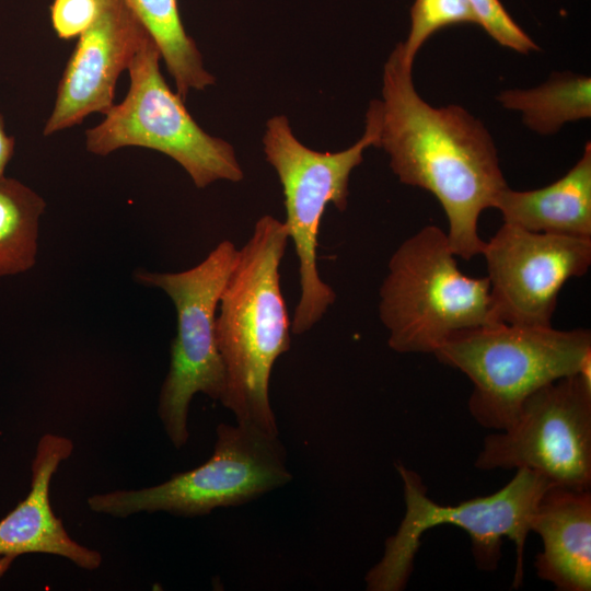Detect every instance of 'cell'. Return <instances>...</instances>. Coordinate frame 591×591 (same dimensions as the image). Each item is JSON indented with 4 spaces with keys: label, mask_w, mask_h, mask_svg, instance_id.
I'll return each instance as SVG.
<instances>
[{
    "label": "cell",
    "mask_w": 591,
    "mask_h": 591,
    "mask_svg": "<svg viewBox=\"0 0 591 591\" xmlns=\"http://www.w3.org/2000/svg\"><path fill=\"white\" fill-rule=\"evenodd\" d=\"M42 196L24 183L0 176V277L30 270L36 263Z\"/></svg>",
    "instance_id": "18"
},
{
    "label": "cell",
    "mask_w": 591,
    "mask_h": 591,
    "mask_svg": "<svg viewBox=\"0 0 591 591\" xmlns=\"http://www.w3.org/2000/svg\"><path fill=\"white\" fill-rule=\"evenodd\" d=\"M96 11L97 0H54L53 27L60 39L79 37L92 25Z\"/></svg>",
    "instance_id": "21"
},
{
    "label": "cell",
    "mask_w": 591,
    "mask_h": 591,
    "mask_svg": "<svg viewBox=\"0 0 591 591\" xmlns=\"http://www.w3.org/2000/svg\"><path fill=\"white\" fill-rule=\"evenodd\" d=\"M447 232L426 225L392 254L379 316L401 354H433L452 335L500 323L487 277L463 274Z\"/></svg>",
    "instance_id": "4"
},
{
    "label": "cell",
    "mask_w": 591,
    "mask_h": 591,
    "mask_svg": "<svg viewBox=\"0 0 591 591\" xmlns=\"http://www.w3.org/2000/svg\"><path fill=\"white\" fill-rule=\"evenodd\" d=\"M151 35L124 0H97L92 25L79 36L57 88L43 134L81 124L115 103V88Z\"/></svg>",
    "instance_id": "12"
},
{
    "label": "cell",
    "mask_w": 591,
    "mask_h": 591,
    "mask_svg": "<svg viewBox=\"0 0 591 591\" xmlns=\"http://www.w3.org/2000/svg\"><path fill=\"white\" fill-rule=\"evenodd\" d=\"M474 466L529 468L555 485L591 487V376L578 373L533 392L513 422L488 434Z\"/></svg>",
    "instance_id": "10"
},
{
    "label": "cell",
    "mask_w": 591,
    "mask_h": 591,
    "mask_svg": "<svg viewBox=\"0 0 591 591\" xmlns=\"http://www.w3.org/2000/svg\"><path fill=\"white\" fill-rule=\"evenodd\" d=\"M503 222L528 231L591 237V144L554 183L532 190L502 189L494 204Z\"/></svg>",
    "instance_id": "15"
},
{
    "label": "cell",
    "mask_w": 591,
    "mask_h": 591,
    "mask_svg": "<svg viewBox=\"0 0 591 591\" xmlns=\"http://www.w3.org/2000/svg\"><path fill=\"white\" fill-rule=\"evenodd\" d=\"M531 531L543 549L534 567L560 591L591 590V491L552 485L543 495Z\"/></svg>",
    "instance_id": "14"
},
{
    "label": "cell",
    "mask_w": 591,
    "mask_h": 591,
    "mask_svg": "<svg viewBox=\"0 0 591 591\" xmlns=\"http://www.w3.org/2000/svg\"><path fill=\"white\" fill-rule=\"evenodd\" d=\"M497 101L506 109L519 112L529 129L549 136L567 123L591 117V79L571 72L554 73L536 88L505 90Z\"/></svg>",
    "instance_id": "16"
},
{
    "label": "cell",
    "mask_w": 591,
    "mask_h": 591,
    "mask_svg": "<svg viewBox=\"0 0 591 591\" xmlns=\"http://www.w3.org/2000/svg\"><path fill=\"white\" fill-rule=\"evenodd\" d=\"M216 434L213 453L201 465L151 487L95 494L89 508L113 518L159 511L192 518L243 505L291 480L279 434L241 422L220 424Z\"/></svg>",
    "instance_id": "8"
},
{
    "label": "cell",
    "mask_w": 591,
    "mask_h": 591,
    "mask_svg": "<svg viewBox=\"0 0 591 591\" xmlns=\"http://www.w3.org/2000/svg\"><path fill=\"white\" fill-rule=\"evenodd\" d=\"M289 242L283 221L260 217L227 280L216 318L225 370L221 401L236 422L279 434L269 399L276 360L290 348L291 322L280 286V264Z\"/></svg>",
    "instance_id": "2"
},
{
    "label": "cell",
    "mask_w": 591,
    "mask_h": 591,
    "mask_svg": "<svg viewBox=\"0 0 591 591\" xmlns=\"http://www.w3.org/2000/svg\"><path fill=\"white\" fill-rule=\"evenodd\" d=\"M476 24L498 44L520 54L536 51L540 47L512 20L499 0H467Z\"/></svg>",
    "instance_id": "20"
},
{
    "label": "cell",
    "mask_w": 591,
    "mask_h": 591,
    "mask_svg": "<svg viewBox=\"0 0 591 591\" xmlns=\"http://www.w3.org/2000/svg\"><path fill=\"white\" fill-rule=\"evenodd\" d=\"M15 140L7 130L2 115L0 114V176L4 175L5 167L13 157Z\"/></svg>",
    "instance_id": "22"
},
{
    "label": "cell",
    "mask_w": 591,
    "mask_h": 591,
    "mask_svg": "<svg viewBox=\"0 0 591 591\" xmlns=\"http://www.w3.org/2000/svg\"><path fill=\"white\" fill-rule=\"evenodd\" d=\"M379 100L369 104L362 137L337 152H320L304 146L285 115L267 120L264 153L282 187L283 223L299 262L300 298L291 322V332L297 335L309 332L335 302L336 293L323 281L317 268L321 221L331 204L339 211L346 210L350 174L363 161L364 150L379 146Z\"/></svg>",
    "instance_id": "5"
},
{
    "label": "cell",
    "mask_w": 591,
    "mask_h": 591,
    "mask_svg": "<svg viewBox=\"0 0 591 591\" xmlns=\"http://www.w3.org/2000/svg\"><path fill=\"white\" fill-rule=\"evenodd\" d=\"M397 471L403 482L406 511L396 533L387 538L383 557L367 576L369 590H403L412 575L422 534L443 524L459 526L468 534L474 563L484 571L498 568L502 540L510 538L517 554L512 586L520 587L531 524L544 493L554 483L535 471L518 468L511 480L496 493L443 506L429 498L416 472L402 464L397 465Z\"/></svg>",
    "instance_id": "6"
},
{
    "label": "cell",
    "mask_w": 591,
    "mask_h": 591,
    "mask_svg": "<svg viewBox=\"0 0 591 591\" xmlns=\"http://www.w3.org/2000/svg\"><path fill=\"white\" fill-rule=\"evenodd\" d=\"M476 24L467 0H415L410 9V28L402 47L414 59L424 43L437 31L454 24Z\"/></svg>",
    "instance_id": "19"
},
{
    "label": "cell",
    "mask_w": 591,
    "mask_h": 591,
    "mask_svg": "<svg viewBox=\"0 0 591 591\" xmlns=\"http://www.w3.org/2000/svg\"><path fill=\"white\" fill-rule=\"evenodd\" d=\"M155 42L161 59L183 100L192 90L213 85L216 78L206 70L201 53L186 33L177 0H124Z\"/></svg>",
    "instance_id": "17"
},
{
    "label": "cell",
    "mask_w": 591,
    "mask_h": 591,
    "mask_svg": "<svg viewBox=\"0 0 591 591\" xmlns=\"http://www.w3.org/2000/svg\"><path fill=\"white\" fill-rule=\"evenodd\" d=\"M72 451L73 443L66 437L46 433L39 439L32 462L30 493L0 521V554L14 557L27 553L51 554L85 570L101 566L102 555L72 540L50 506L51 478Z\"/></svg>",
    "instance_id": "13"
},
{
    "label": "cell",
    "mask_w": 591,
    "mask_h": 591,
    "mask_svg": "<svg viewBox=\"0 0 591 591\" xmlns=\"http://www.w3.org/2000/svg\"><path fill=\"white\" fill-rule=\"evenodd\" d=\"M480 255L497 320L551 326L563 286L591 265V237L532 232L503 222Z\"/></svg>",
    "instance_id": "11"
},
{
    "label": "cell",
    "mask_w": 591,
    "mask_h": 591,
    "mask_svg": "<svg viewBox=\"0 0 591 591\" xmlns=\"http://www.w3.org/2000/svg\"><path fill=\"white\" fill-rule=\"evenodd\" d=\"M161 54L150 36L128 72L129 90L104 119L85 131V148L107 155L126 147L161 152L178 163L197 188L218 181L239 183L244 172L231 143L207 134L160 70Z\"/></svg>",
    "instance_id": "7"
},
{
    "label": "cell",
    "mask_w": 591,
    "mask_h": 591,
    "mask_svg": "<svg viewBox=\"0 0 591 591\" xmlns=\"http://www.w3.org/2000/svg\"><path fill=\"white\" fill-rule=\"evenodd\" d=\"M413 63L398 43L383 67L378 148L401 183L436 197L453 253L468 260L485 245L480 213L508 184L485 125L459 105L428 104L415 89Z\"/></svg>",
    "instance_id": "1"
},
{
    "label": "cell",
    "mask_w": 591,
    "mask_h": 591,
    "mask_svg": "<svg viewBox=\"0 0 591 591\" xmlns=\"http://www.w3.org/2000/svg\"><path fill=\"white\" fill-rule=\"evenodd\" d=\"M433 355L472 382L468 410L475 421L500 431L540 387L578 373L590 376L591 333L497 323L459 332Z\"/></svg>",
    "instance_id": "3"
},
{
    "label": "cell",
    "mask_w": 591,
    "mask_h": 591,
    "mask_svg": "<svg viewBox=\"0 0 591 591\" xmlns=\"http://www.w3.org/2000/svg\"><path fill=\"white\" fill-rule=\"evenodd\" d=\"M14 556L12 555H3L0 554V578L5 573V571L9 569L11 564L14 560Z\"/></svg>",
    "instance_id": "23"
},
{
    "label": "cell",
    "mask_w": 591,
    "mask_h": 591,
    "mask_svg": "<svg viewBox=\"0 0 591 591\" xmlns=\"http://www.w3.org/2000/svg\"><path fill=\"white\" fill-rule=\"evenodd\" d=\"M239 248L220 242L198 265L178 273L135 271V279L163 290L176 310V335L169 372L162 384L158 415L176 449L189 438L188 410L195 394L222 401L225 370L218 349L216 318L219 301L234 267Z\"/></svg>",
    "instance_id": "9"
}]
</instances>
